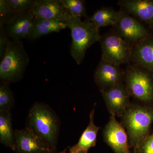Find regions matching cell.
Wrapping results in <instances>:
<instances>
[{"label": "cell", "instance_id": "12", "mask_svg": "<svg viewBox=\"0 0 153 153\" xmlns=\"http://www.w3.org/2000/svg\"><path fill=\"white\" fill-rule=\"evenodd\" d=\"M31 13L37 18L66 22L71 16L61 0H36Z\"/></svg>", "mask_w": 153, "mask_h": 153}, {"label": "cell", "instance_id": "19", "mask_svg": "<svg viewBox=\"0 0 153 153\" xmlns=\"http://www.w3.org/2000/svg\"><path fill=\"white\" fill-rule=\"evenodd\" d=\"M12 120L10 111H0V142L14 151L15 134Z\"/></svg>", "mask_w": 153, "mask_h": 153}, {"label": "cell", "instance_id": "10", "mask_svg": "<svg viewBox=\"0 0 153 153\" xmlns=\"http://www.w3.org/2000/svg\"><path fill=\"white\" fill-rule=\"evenodd\" d=\"M125 74V71L121 66L101 60L94 71V78L101 91L123 83Z\"/></svg>", "mask_w": 153, "mask_h": 153}, {"label": "cell", "instance_id": "1", "mask_svg": "<svg viewBox=\"0 0 153 153\" xmlns=\"http://www.w3.org/2000/svg\"><path fill=\"white\" fill-rule=\"evenodd\" d=\"M120 118L121 123L128 136L130 147L134 153H137L140 144L151 134L153 105L131 102Z\"/></svg>", "mask_w": 153, "mask_h": 153}, {"label": "cell", "instance_id": "27", "mask_svg": "<svg viewBox=\"0 0 153 153\" xmlns=\"http://www.w3.org/2000/svg\"><path fill=\"white\" fill-rule=\"evenodd\" d=\"M76 153H87V152H84V151H80V152Z\"/></svg>", "mask_w": 153, "mask_h": 153}, {"label": "cell", "instance_id": "9", "mask_svg": "<svg viewBox=\"0 0 153 153\" xmlns=\"http://www.w3.org/2000/svg\"><path fill=\"white\" fill-rule=\"evenodd\" d=\"M115 117L111 115L103 128L102 136L104 142L115 153H131L125 128Z\"/></svg>", "mask_w": 153, "mask_h": 153}, {"label": "cell", "instance_id": "11", "mask_svg": "<svg viewBox=\"0 0 153 153\" xmlns=\"http://www.w3.org/2000/svg\"><path fill=\"white\" fill-rule=\"evenodd\" d=\"M100 91L110 114L120 117L131 103V95L124 83Z\"/></svg>", "mask_w": 153, "mask_h": 153}, {"label": "cell", "instance_id": "5", "mask_svg": "<svg viewBox=\"0 0 153 153\" xmlns=\"http://www.w3.org/2000/svg\"><path fill=\"white\" fill-rule=\"evenodd\" d=\"M125 71L124 83L131 97L140 103L153 105V73L130 63Z\"/></svg>", "mask_w": 153, "mask_h": 153}, {"label": "cell", "instance_id": "21", "mask_svg": "<svg viewBox=\"0 0 153 153\" xmlns=\"http://www.w3.org/2000/svg\"><path fill=\"white\" fill-rule=\"evenodd\" d=\"M9 84L3 81H1L0 83V111H10L13 105V95Z\"/></svg>", "mask_w": 153, "mask_h": 153}, {"label": "cell", "instance_id": "24", "mask_svg": "<svg viewBox=\"0 0 153 153\" xmlns=\"http://www.w3.org/2000/svg\"><path fill=\"white\" fill-rule=\"evenodd\" d=\"M10 39L8 36L4 25L0 24V59L4 56L8 44Z\"/></svg>", "mask_w": 153, "mask_h": 153}, {"label": "cell", "instance_id": "17", "mask_svg": "<svg viewBox=\"0 0 153 153\" xmlns=\"http://www.w3.org/2000/svg\"><path fill=\"white\" fill-rule=\"evenodd\" d=\"M68 27L64 21H52L34 17L30 35L28 39L36 40L42 36L48 35Z\"/></svg>", "mask_w": 153, "mask_h": 153}, {"label": "cell", "instance_id": "6", "mask_svg": "<svg viewBox=\"0 0 153 153\" xmlns=\"http://www.w3.org/2000/svg\"><path fill=\"white\" fill-rule=\"evenodd\" d=\"M101 60L121 66L130 63L132 47L111 29L101 35L99 41Z\"/></svg>", "mask_w": 153, "mask_h": 153}, {"label": "cell", "instance_id": "4", "mask_svg": "<svg viewBox=\"0 0 153 153\" xmlns=\"http://www.w3.org/2000/svg\"><path fill=\"white\" fill-rule=\"evenodd\" d=\"M30 63V58L22 41H9L0 63V79L10 84L22 79Z\"/></svg>", "mask_w": 153, "mask_h": 153}, {"label": "cell", "instance_id": "2", "mask_svg": "<svg viewBox=\"0 0 153 153\" xmlns=\"http://www.w3.org/2000/svg\"><path fill=\"white\" fill-rule=\"evenodd\" d=\"M60 126L58 117L47 105L36 102L30 108L27 127L54 149L57 146Z\"/></svg>", "mask_w": 153, "mask_h": 153}, {"label": "cell", "instance_id": "26", "mask_svg": "<svg viewBox=\"0 0 153 153\" xmlns=\"http://www.w3.org/2000/svg\"><path fill=\"white\" fill-rule=\"evenodd\" d=\"M61 153L60 152H58L56 151V149H55L52 150V151H51V152H49V153Z\"/></svg>", "mask_w": 153, "mask_h": 153}, {"label": "cell", "instance_id": "20", "mask_svg": "<svg viewBox=\"0 0 153 153\" xmlns=\"http://www.w3.org/2000/svg\"><path fill=\"white\" fill-rule=\"evenodd\" d=\"M61 1L64 7L71 16L87 18L85 1L83 0H61Z\"/></svg>", "mask_w": 153, "mask_h": 153}, {"label": "cell", "instance_id": "16", "mask_svg": "<svg viewBox=\"0 0 153 153\" xmlns=\"http://www.w3.org/2000/svg\"><path fill=\"white\" fill-rule=\"evenodd\" d=\"M96 103L89 114V122L79 138L78 143L69 149V153H76L80 151L87 152L90 148L95 146L97 133L100 128L96 126L94 115Z\"/></svg>", "mask_w": 153, "mask_h": 153}, {"label": "cell", "instance_id": "3", "mask_svg": "<svg viewBox=\"0 0 153 153\" xmlns=\"http://www.w3.org/2000/svg\"><path fill=\"white\" fill-rule=\"evenodd\" d=\"M66 23L72 38L70 54L76 64L80 65L88 48L99 41L101 37L99 29L90 22H82L78 17L71 16Z\"/></svg>", "mask_w": 153, "mask_h": 153}, {"label": "cell", "instance_id": "22", "mask_svg": "<svg viewBox=\"0 0 153 153\" xmlns=\"http://www.w3.org/2000/svg\"><path fill=\"white\" fill-rule=\"evenodd\" d=\"M18 13H19L11 7L8 0L0 1V24L5 25Z\"/></svg>", "mask_w": 153, "mask_h": 153}, {"label": "cell", "instance_id": "15", "mask_svg": "<svg viewBox=\"0 0 153 153\" xmlns=\"http://www.w3.org/2000/svg\"><path fill=\"white\" fill-rule=\"evenodd\" d=\"M130 63L146 68L153 73V36L132 47Z\"/></svg>", "mask_w": 153, "mask_h": 153}, {"label": "cell", "instance_id": "18", "mask_svg": "<svg viewBox=\"0 0 153 153\" xmlns=\"http://www.w3.org/2000/svg\"><path fill=\"white\" fill-rule=\"evenodd\" d=\"M120 10L116 11L111 7H103L99 9L85 21L90 22L99 29L102 27L113 26L120 16Z\"/></svg>", "mask_w": 153, "mask_h": 153}, {"label": "cell", "instance_id": "8", "mask_svg": "<svg viewBox=\"0 0 153 153\" xmlns=\"http://www.w3.org/2000/svg\"><path fill=\"white\" fill-rule=\"evenodd\" d=\"M15 152L17 153H48L53 149L33 129L26 128L14 131Z\"/></svg>", "mask_w": 153, "mask_h": 153}, {"label": "cell", "instance_id": "23", "mask_svg": "<svg viewBox=\"0 0 153 153\" xmlns=\"http://www.w3.org/2000/svg\"><path fill=\"white\" fill-rule=\"evenodd\" d=\"M8 1L18 13L30 12L32 10L35 1L34 0H8Z\"/></svg>", "mask_w": 153, "mask_h": 153}, {"label": "cell", "instance_id": "25", "mask_svg": "<svg viewBox=\"0 0 153 153\" xmlns=\"http://www.w3.org/2000/svg\"><path fill=\"white\" fill-rule=\"evenodd\" d=\"M137 153H153V134H150L141 143Z\"/></svg>", "mask_w": 153, "mask_h": 153}, {"label": "cell", "instance_id": "14", "mask_svg": "<svg viewBox=\"0 0 153 153\" xmlns=\"http://www.w3.org/2000/svg\"><path fill=\"white\" fill-rule=\"evenodd\" d=\"M34 17L31 11L18 13L4 25L10 39L13 41H19L28 38Z\"/></svg>", "mask_w": 153, "mask_h": 153}, {"label": "cell", "instance_id": "13", "mask_svg": "<svg viewBox=\"0 0 153 153\" xmlns=\"http://www.w3.org/2000/svg\"><path fill=\"white\" fill-rule=\"evenodd\" d=\"M118 4L126 13L153 30V0H120Z\"/></svg>", "mask_w": 153, "mask_h": 153}, {"label": "cell", "instance_id": "7", "mask_svg": "<svg viewBox=\"0 0 153 153\" xmlns=\"http://www.w3.org/2000/svg\"><path fill=\"white\" fill-rule=\"evenodd\" d=\"M120 16L111 29L132 47L143 39L152 36L147 26L122 9Z\"/></svg>", "mask_w": 153, "mask_h": 153}]
</instances>
